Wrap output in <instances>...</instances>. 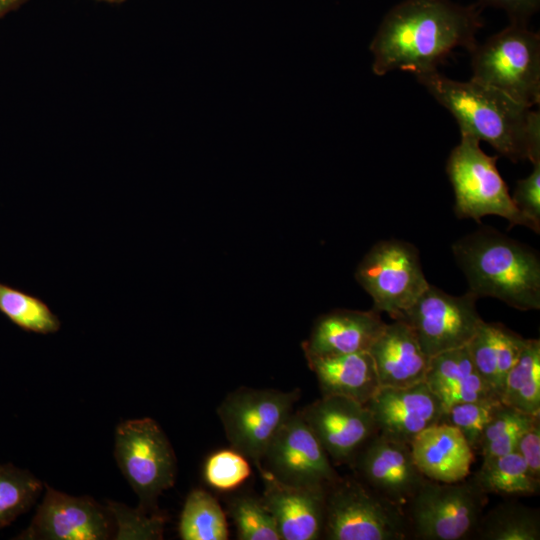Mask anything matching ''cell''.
I'll return each instance as SVG.
<instances>
[{"label":"cell","instance_id":"cell-1","mask_svg":"<svg viewBox=\"0 0 540 540\" xmlns=\"http://www.w3.org/2000/svg\"><path fill=\"white\" fill-rule=\"evenodd\" d=\"M482 27L478 4L404 0L386 13L370 43L372 71L377 76L436 71L456 48L470 52Z\"/></svg>","mask_w":540,"mask_h":540},{"label":"cell","instance_id":"cell-2","mask_svg":"<svg viewBox=\"0 0 540 540\" xmlns=\"http://www.w3.org/2000/svg\"><path fill=\"white\" fill-rule=\"evenodd\" d=\"M417 81L457 121L460 134L490 144L513 162L540 159V113L472 79H450L438 70Z\"/></svg>","mask_w":540,"mask_h":540},{"label":"cell","instance_id":"cell-3","mask_svg":"<svg viewBox=\"0 0 540 540\" xmlns=\"http://www.w3.org/2000/svg\"><path fill=\"white\" fill-rule=\"evenodd\" d=\"M452 251L478 298H497L521 311L540 309V261L530 247L483 227L457 240Z\"/></svg>","mask_w":540,"mask_h":540},{"label":"cell","instance_id":"cell-4","mask_svg":"<svg viewBox=\"0 0 540 540\" xmlns=\"http://www.w3.org/2000/svg\"><path fill=\"white\" fill-rule=\"evenodd\" d=\"M470 79L533 108L540 102V35L526 24L509 25L470 51Z\"/></svg>","mask_w":540,"mask_h":540},{"label":"cell","instance_id":"cell-5","mask_svg":"<svg viewBox=\"0 0 540 540\" xmlns=\"http://www.w3.org/2000/svg\"><path fill=\"white\" fill-rule=\"evenodd\" d=\"M328 540H405V510L359 479L339 477L326 488L323 535Z\"/></svg>","mask_w":540,"mask_h":540},{"label":"cell","instance_id":"cell-6","mask_svg":"<svg viewBox=\"0 0 540 540\" xmlns=\"http://www.w3.org/2000/svg\"><path fill=\"white\" fill-rule=\"evenodd\" d=\"M479 143L473 136L461 134L459 144L447 159L446 172L454 191L456 216L480 223L484 216L497 215L507 219L510 227L530 228L498 171V157L486 154Z\"/></svg>","mask_w":540,"mask_h":540},{"label":"cell","instance_id":"cell-7","mask_svg":"<svg viewBox=\"0 0 540 540\" xmlns=\"http://www.w3.org/2000/svg\"><path fill=\"white\" fill-rule=\"evenodd\" d=\"M488 503L474 478L444 483L427 479L405 508L410 537L420 540L473 538Z\"/></svg>","mask_w":540,"mask_h":540},{"label":"cell","instance_id":"cell-8","mask_svg":"<svg viewBox=\"0 0 540 540\" xmlns=\"http://www.w3.org/2000/svg\"><path fill=\"white\" fill-rule=\"evenodd\" d=\"M115 459L139 498V510L156 508L157 498L176 478L174 450L159 424L148 417L120 423L115 431Z\"/></svg>","mask_w":540,"mask_h":540},{"label":"cell","instance_id":"cell-9","mask_svg":"<svg viewBox=\"0 0 540 540\" xmlns=\"http://www.w3.org/2000/svg\"><path fill=\"white\" fill-rule=\"evenodd\" d=\"M299 397V389L241 387L230 392L217 414L232 448L260 467L270 442L292 414Z\"/></svg>","mask_w":540,"mask_h":540},{"label":"cell","instance_id":"cell-10","mask_svg":"<svg viewBox=\"0 0 540 540\" xmlns=\"http://www.w3.org/2000/svg\"><path fill=\"white\" fill-rule=\"evenodd\" d=\"M356 280L372 297L374 308L399 320L430 285L418 250L396 240L376 243L360 261Z\"/></svg>","mask_w":540,"mask_h":540},{"label":"cell","instance_id":"cell-11","mask_svg":"<svg viewBox=\"0 0 540 540\" xmlns=\"http://www.w3.org/2000/svg\"><path fill=\"white\" fill-rule=\"evenodd\" d=\"M477 300L470 291L453 296L430 284L399 320L411 327L431 358L470 342L484 321L476 309Z\"/></svg>","mask_w":540,"mask_h":540},{"label":"cell","instance_id":"cell-12","mask_svg":"<svg viewBox=\"0 0 540 540\" xmlns=\"http://www.w3.org/2000/svg\"><path fill=\"white\" fill-rule=\"evenodd\" d=\"M263 462L266 466L260 467L293 486H328L340 477L299 412L292 413L280 427Z\"/></svg>","mask_w":540,"mask_h":540},{"label":"cell","instance_id":"cell-13","mask_svg":"<svg viewBox=\"0 0 540 540\" xmlns=\"http://www.w3.org/2000/svg\"><path fill=\"white\" fill-rule=\"evenodd\" d=\"M350 463L356 478L404 510L427 478L417 468L410 445L376 432Z\"/></svg>","mask_w":540,"mask_h":540},{"label":"cell","instance_id":"cell-14","mask_svg":"<svg viewBox=\"0 0 540 540\" xmlns=\"http://www.w3.org/2000/svg\"><path fill=\"white\" fill-rule=\"evenodd\" d=\"M45 496L30 525L17 538L25 540H104L111 518L89 496H72L44 484Z\"/></svg>","mask_w":540,"mask_h":540},{"label":"cell","instance_id":"cell-15","mask_svg":"<svg viewBox=\"0 0 540 540\" xmlns=\"http://www.w3.org/2000/svg\"><path fill=\"white\" fill-rule=\"evenodd\" d=\"M299 413L329 458L337 463H350L378 432L366 405L342 396L322 395Z\"/></svg>","mask_w":540,"mask_h":540},{"label":"cell","instance_id":"cell-16","mask_svg":"<svg viewBox=\"0 0 540 540\" xmlns=\"http://www.w3.org/2000/svg\"><path fill=\"white\" fill-rule=\"evenodd\" d=\"M365 405L380 434L407 444L439 423L443 412L441 401L425 382L406 387L380 386Z\"/></svg>","mask_w":540,"mask_h":540},{"label":"cell","instance_id":"cell-17","mask_svg":"<svg viewBox=\"0 0 540 540\" xmlns=\"http://www.w3.org/2000/svg\"><path fill=\"white\" fill-rule=\"evenodd\" d=\"M262 499L273 514L282 540L322 538L327 486H293L280 482L263 467Z\"/></svg>","mask_w":540,"mask_h":540},{"label":"cell","instance_id":"cell-18","mask_svg":"<svg viewBox=\"0 0 540 540\" xmlns=\"http://www.w3.org/2000/svg\"><path fill=\"white\" fill-rule=\"evenodd\" d=\"M385 322L380 312L339 309L320 316L302 344L305 357L368 351Z\"/></svg>","mask_w":540,"mask_h":540},{"label":"cell","instance_id":"cell-19","mask_svg":"<svg viewBox=\"0 0 540 540\" xmlns=\"http://www.w3.org/2000/svg\"><path fill=\"white\" fill-rule=\"evenodd\" d=\"M368 352L381 386L406 387L424 382L430 358L405 321L386 323Z\"/></svg>","mask_w":540,"mask_h":540},{"label":"cell","instance_id":"cell-20","mask_svg":"<svg viewBox=\"0 0 540 540\" xmlns=\"http://www.w3.org/2000/svg\"><path fill=\"white\" fill-rule=\"evenodd\" d=\"M409 445L417 468L429 480L453 483L470 475L474 451L453 426L436 423L421 431Z\"/></svg>","mask_w":540,"mask_h":540},{"label":"cell","instance_id":"cell-21","mask_svg":"<svg viewBox=\"0 0 540 540\" xmlns=\"http://www.w3.org/2000/svg\"><path fill=\"white\" fill-rule=\"evenodd\" d=\"M306 359L323 396H342L365 405L381 386L368 351Z\"/></svg>","mask_w":540,"mask_h":540},{"label":"cell","instance_id":"cell-22","mask_svg":"<svg viewBox=\"0 0 540 540\" xmlns=\"http://www.w3.org/2000/svg\"><path fill=\"white\" fill-rule=\"evenodd\" d=\"M526 339L500 323L483 321L467 344L479 375L501 396L505 378L518 360Z\"/></svg>","mask_w":540,"mask_h":540},{"label":"cell","instance_id":"cell-23","mask_svg":"<svg viewBox=\"0 0 540 540\" xmlns=\"http://www.w3.org/2000/svg\"><path fill=\"white\" fill-rule=\"evenodd\" d=\"M500 400L523 413L540 414L539 339H526L518 360L505 378Z\"/></svg>","mask_w":540,"mask_h":540},{"label":"cell","instance_id":"cell-24","mask_svg":"<svg viewBox=\"0 0 540 540\" xmlns=\"http://www.w3.org/2000/svg\"><path fill=\"white\" fill-rule=\"evenodd\" d=\"M480 540H539L538 509L517 501H505L483 513L474 537Z\"/></svg>","mask_w":540,"mask_h":540},{"label":"cell","instance_id":"cell-25","mask_svg":"<svg viewBox=\"0 0 540 540\" xmlns=\"http://www.w3.org/2000/svg\"><path fill=\"white\" fill-rule=\"evenodd\" d=\"M472 477L486 494L532 496L540 490V480L532 476L516 451L483 459L481 467Z\"/></svg>","mask_w":540,"mask_h":540},{"label":"cell","instance_id":"cell-26","mask_svg":"<svg viewBox=\"0 0 540 540\" xmlns=\"http://www.w3.org/2000/svg\"><path fill=\"white\" fill-rule=\"evenodd\" d=\"M179 536L183 540H226L228 524L218 501L208 492L195 489L184 503Z\"/></svg>","mask_w":540,"mask_h":540},{"label":"cell","instance_id":"cell-27","mask_svg":"<svg viewBox=\"0 0 540 540\" xmlns=\"http://www.w3.org/2000/svg\"><path fill=\"white\" fill-rule=\"evenodd\" d=\"M0 313L26 332L56 333L61 321L40 297L0 282Z\"/></svg>","mask_w":540,"mask_h":540},{"label":"cell","instance_id":"cell-28","mask_svg":"<svg viewBox=\"0 0 540 540\" xmlns=\"http://www.w3.org/2000/svg\"><path fill=\"white\" fill-rule=\"evenodd\" d=\"M42 489V482L29 471L0 464V528L28 511Z\"/></svg>","mask_w":540,"mask_h":540},{"label":"cell","instance_id":"cell-29","mask_svg":"<svg viewBox=\"0 0 540 540\" xmlns=\"http://www.w3.org/2000/svg\"><path fill=\"white\" fill-rule=\"evenodd\" d=\"M539 415L523 413L501 402L483 431L478 453L489 459L513 452L521 434Z\"/></svg>","mask_w":540,"mask_h":540},{"label":"cell","instance_id":"cell-30","mask_svg":"<svg viewBox=\"0 0 540 540\" xmlns=\"http://www.w3.org/2000/svg\"><path fill=\"white\" fill-rule=\"evenodd\" d=\"M240 540H282L277 522L262 497L241 495L229 503Z\"/></svg>","mask_w":540,"mask_h":540},{"label":"cell","instance_id":"cell-31","mask_svg":"<svg viewBox=\"0 0 540 540\" xmlns=\"http://www.w3.org/2000/svg\"><path fill=\"white\" fill-rule=\"evenodd\" d=\"M500 403V400H484L453 404L443 409L439 423L458 429L475 453L479 451L483 431Z\"/></svg>","mask_w":540,"mask_h":540},{"label":"cell","instance_id":"cell-32","mask_svg":"<svg viewBox=\"0 0 540 540\" xmlns=\"http://www.w3.org/2000/svg\"><path fill=\"white\" fill-rule=\"evenodd\" d=\"M251 475L249 460L239 451L218 450L205 461V482L218 491H231L241 486Z\"/></svg>","mask_w":540,"mask_h":540},{"label":"cell","instance_id":"cell-33","mask_svg":"<svg viewBox=\"0 0 540 540\" xmlns=\"http://www.w3.org/2000/svg\"><path fill=\"white\" fill-rule=\"evenodd\" d=\"M475 370L466 345L431 357L424 382L438 397Z\"/></svg>","mask_w":540,"mask_h":540},{"label":"cell","instance_id":"cell-34","mask_svg":"<svg viewBox=\"0 0 540 540\" xmlns=\"http://www.w3.org/2000/svg\"><path fill=\"white\" fill-rule=\"evenodd\" d=\"M533 170L529 176L520 179L512 201L517 210L529 222L530 229L540 232V159L532 161Z\"/></svg>","mask_w":540,"mask_h":540},{"label":"cell","instance_id":"cell-35","mask_svg":"<svg viewBox=\"0 0 540 540\" xmlns=\"http://www.w3.org/2000/svg\"><path fill=\"white\" fill-rule=\"evenodd\" d=\"M443 409L457 403L500 400L496 391L475 370L438 396ZM501 401V400H500Z\"/></svg>","mask_w":540,"mask_h":540},{"label":"cell","instance_id":"cell-36","mask_svg":"<svg viewBox=\"0 0 540 540\" xmlns=\"http://www.w3.org/2000/svg\"><path fill=\"white\" fill-rule=\"evenodd\" d=\"M533 477L540 480V415L519 437L515 450Z\"/></svg>","mask_w":540,"mask_h":540},{"label":"cell","instance_id":"cell-37","mask_svg":"<svg viewBox=\"0 0 540 540\" xmlns=\"http://www.w3.org/2000/svg\"><path fill=\"white\" fill-rule=\"evenodd\" d=\"M477 4L503 10L509 22L528 25L530 18L539 10L540 0H478Z\"/></svg>","mask_w":540,"mask_h":540},{"label":"cell","instance_id":"cell-38","mask_svg":"<svg viewBox=\"0 0 540 540\" xmlns=\"http://www.w3.org/2000/svg\"><path fill=\"white\" fill-rule=\"evenodd\" d=\"M27 0H0V18L8 12L18 8Z\"/></svg>","mask_w":540,"mask_h":540},{"label":"cell","instance_id":"cell-39","mask_svg":"<svg viewBox=\"0 0 540 540\" xmlns=\"http://www.w3.org/2000/svg\"><path fill=\"white\" fill-rule=\"evenodd\" d=\"M101 1H107V2H119V1H123V0H101Z\"/></svg>","mask_w":540,"mask_h":540}]
</instances>
